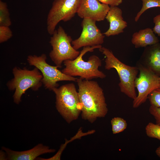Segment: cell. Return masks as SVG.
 Instances as JSON below:
<instances>
[{
	"mask_svg": "<svg viewBox=\"0 0 160 160\" xmlns=\"http://www.w3.org/2000/svg\"><path fill=\"white\" fill-rule=\"evenodd\" d=\"M78 94L83 119L93 123L104 117L108 109L102 88L95 81L78 78Z\"/></svg>",
	"mask_w": 160,
	"mask_h": 160,
	"instance_id": "6da1fadb",
	"label": "cell"
},
{
	"mask_svg": "<svg viewBox=\"0 0 160 160\" xmlns=\"http://www.w3.org/2000/svg\"><path fill=\"white\" fill-rule=\"evenodd\" d=\"M101 45L84 47L79 55L73 60H67L63 62L65 67L62 71L65 74L71 76H79L84 79L91 80L93 79H104L106 75L100 71L98 68L102 65V61L97 56L92 55L87 61L83 60V56L87 52H93L99 49Z\"/></svg>",
	"mask_w": 160,
	"mask_h": 160,
	"instance_id": "7a4b0ae2",
	"label": "cell"
},
{
	"mask_svg": "<svg viewBox=\"0 0 160 160\" xmlns=\"http://www.w3.org/2000/svg\"><path fill=\"white\" fill-rule=\"evenodd\" d=\"M99 49L105 56V69L110 70L114 68L117 71L119 78V86L121 92L133 100L135 99L137 96L134 82L139 72L138 67L123 63L108 48L102 47Z\"/></svg>",
	"mask_w": 160,
	"mask_h": 160,
	"instance_id": "3957f363",
	"label": "cell"
},
{
	"mask_svg": "<svg viewBox=\"0 0 160 160\" xmlns=\"http://www.w3.org/2000/svg\"><path fill=\"white\" fill-rule=\"evenodd\" d=\"M14 78L7 85L10 90H15L13 97L15 103L18 104L22 95L28 89L34 91L38 90L43 84L42 74L37 68L32 70L26 68L21 69L15 67L12 70Z\"/></svg>",
	"mask_w": 160,
	"mask_h": 160,
	"instance_id": "277c9868",
	"label": "cell"
},
{
	"mask_svg": "<svg viewBox=\"0 0 160 160\" xmlns=\"http://www.w3.org/2000/svg\"><path fill=\"white\" fill-rule=\"evenodd\" d=\"M55 95L56 107L68 123L78 118L81 112L78 92L75 84L69 83L52 90Z\"/></svg>",
	"mask_w": 160,
	"mask_h": 160,
	"instance_id": "5b68a950",
	"label": "cell"
},
{
	"mask_svg": "<svg viewBox=\"0 0 160 160\" xmlns=\"http://www.w3.org/2000/svg\"><path fill=\"white\" fill-rule=\"evenodd\" d=\"M52 35L49 42L52 49L49 56L59 68L62 67L64 61L74 60L79 55L80 52L75 49L72 45L71 37L66 33L62 26H60L55 30Z\"/></svg>",
	"mask_w": 160,
	"mask_h": 160,
	"instance_id": "8992f818",
	"label": "cell"
},
{
	"mask_svg": "<svg viewBox=\"0 0 160 160\" xmlns=\"http://www.w3.org/2000/svg\"><path fill=\"white\" fill-rule=\"evenodd\" d=\"M47 59V56L44 54L39 56L29 55L27 58L29 64L38 68L41 73L42 82L46 89L52 91L58 87L57 82L60 81H76L78 78L65 74L58 69L57 66L49 65L46 62Z\"/></svg>",
	"mask_w": 160,
	"mask_h": 160,
	"instance_id": "52a82bcc",
	"label": "cell"
},
{
	"mask_svg": "<svg viewBox=\"0 0 160 160\" xmlns=\"http://www.w3.org/2000/svg\"><path fill=\"white\" fill-rule=\"evenodd\" d=\"M81 0H55L48 15L47 29L52 35L60 22L68 21L77 13Z\"/></svg>",
	"mask_w": 160,
	"mask_h": 160,
	"instance_id": "ba28073f",
	"label": "cell"
},
{
	"mask_svg": "<svg viewBox=\"0 0 160 160\" xmlns=\"http://www.w3.org/2000/svg\"><path fill=\"white\" fill-rule=\"evenodd\" d=\"M139 74L135 79L134 86L138 94L133 100L132 107L137 108L145 103L149 95L153 90L160 87L159 77L138 62L136 63Z\"/></svg>",
	"mask_w": 160,
	"mask_h": 160,
	"instance_id": "9c48e42d",
	"label": "cell"
},
{
	"mask_svg": "<svg viewBox=\"0 0 160 160\" xmlns=\"http://www.w3.org/2000/svg\"><path fill=\"white\" fill-rule=\"evenodd\" d=\"M96 22L91 19H83L81 33L78 38L72 41V45L75 49L82 47L101 45L104 43L105 36L96 25Z\"/></svg>",
	"mask_w": 160,
	"mask_h": 160,
	"instance_id": "30bf717a",
	"label": "cell"
},
{
	"mask_svg": "<svg viewBox=\"0 0 160 160\" xmlns=\"http://www.w3.org/2000/svg\"><path fill=\"white\" fill-rule=\"evenodd\" d=\"M110 8L98 0H81L77 14L81 18L100 21L105 20Z\"/></svg>",
	"mask_w": 160,
	"mask_h": 160,
	"instance_id": "8fae6325",
	"label": "cell"
},
{
	"mask_svg": "<svg viewBox=\"0 0 160 160\" xmlns=\"http://www.w3.org/2000/svg\"><path fill=\"white\" fill-rule=\"evenodd\" d=\"M160 77V43L148 46L137 61Z\"/></svg>",
	"mask_w": 160,
	"mask_h": 160,
	"instance_id": "7c38bea8",
	"label": "cell"
},
{
	"mask_svg": "<svg viewBox=\"0 0 160 160\" xmlns=\"http://www.w3.org/2000/svg\"><path fill=\"white\" fill-rule=\"evenodd\" d=\"M2 148L6 154L5 159L10 160H35L40 155L55 151L54 149H50L42 144H38L31 149L22 151H13L4 147Z\"/></svg>",
	"mask_w": 160,
	"mask_h": 160,
	"instance_id": "4fadbf2b",
	"label": "cell"
},
{
	"mask_svg": "<svg viewBox=\"0 0 160 160\" xmlns=\"http://www.w3.org/2000/svg\"><path fill=\"white\" fill-rule=\"evenodd\" d=\"M121 9L117 6H110L105 19L109 23L108 29L103 34L107 37L123 33L127 26L122 16Z\"/></svg>",
	"mask_w": 160,
	"mask_h": 160,
	"instance_id": "5bb4252c",
	"label": "cell"
},
{
	"mask_svg": "<svg viewBox=\"0 0 160 160\" xmlns=\"http://www.w3.org/2000/svg\"><path fill=\"white\" fill-rule=\"evenodd\" d=\"M154 33L149 28L141 29L133 34L131 42L136 48L145 47L158 43L159 40Z\"/></svg>",
	"mask_w": 160,
	"mask_h": 160,
	"instance_id": "9a60e30c",
	"label": "cell"
},
{
	"mask_svg": "<svg viewBox=\"0 0 160 160\" xmlns=\"http://www.w3.org/2000/svg\"><path fill=\"white\" fill-rule=\"evenodd\" d=\"M9 13L7 4L0 1V26L9 27L11 25Z\"/></svg>",
	"mask_w": 160,
	"mask_h": 160,
	"instance_id": "2e32d148",
	"label": "cell"
},
{
	"mask_svg": "<svg viewBox=\"0 0 160 160\" xmlns=\"http://www.w3.org/2000/svg\"><path fill=\"white\" fill-rule=\"evenodd\" d=\"M112 130L113 134H116L123 131L127 127L126 120L119 117H115L111 120Z\"/></svg>",
	"mask_w": 160,
	"mask_h": 160,
	"instance_id": "e0dca14e",
	"label": "cell"
},
{
	"mask_svg": "<svg viewBox=\"0 0 160 160\" xmlns=\"http://www.w3.org/2000/svg\"><path fill=\"white\" fill-rule=\"evenodd\" d=\"M142 7L137 13L135 18V22H137L141 15L147 9L156 7H160V0H141Z\"/></svg>",
	"mask_w": 160,
	"mask_h": 160,
	"instance_id": "ac0fdd59",
	"label": "cell"
},
{
	"mask_svg": "<svg viewBox=\"0 0 160 160\" xmlns=\"http://www.w3.org/2000/svg\"><path fill=\"white\" fill-rule=\"evenodd\" d=\"M145 131L148 137L160 140V125L156 123L149 122L146 126Z\"/></svg>",
	"mask_w": 160,
	"mask_h": 160,
	"instance_id": "d6986e66",
	"label": "cell"
},
{
	"mask_svg": "<svg viewBox=\"0 0 160 160\" xmlns=\"http://www.w3.org/2000/svg\"><path fill=\"white\" fill-rule=\"evenodd\" d=\"M151 105L160 108V87L152 91L148 95V98Z\"/></svg>",
	"mask_w": 160,
	"mask_h": 160,
	"instance_id": "ffe728a7",
	"label": "cell"
},
{
	"mask_svg": "<svg viewBox=\"0 0 160 160\" xmlns=\"http://www.w3.org/2000/svg\"><path fill=\"white\" fill-rule=\"evenodd\" d=\"M12 32L9 27L0 26V43L5 42L12 37Z\"/></svg>",
	"mask_w": 160,
	"mask_h": 160,
	"instance_id": "44dd1931",
	"label": "cell"
},
{
	"mask_svg": "<svg viewBox=\"0 0 160 160\" xmlns=\"http://www.w3.org/2000/svg\"><path fill=\"white\" fill-rule=\"evenodd\" d=\"M149 111L155 119L156 124L160 125V108L151 105L149 109Z\"/></svg>",
	"mask_w": 160,
	"mask_h": 160,
	"instance_id": "7402d4cb",
	"label": "cell"
},
{
	"mask_svg": "<svg viewBox=\"0 0 160 160\" xmlns=\"http://www.w3.org/2000/svg\"><path fill=\"white\" fill-rule=\"evenodd\" d=\"M153 22L155 24L153 30V32L160 37V14L153 18Z\"/></svg>",
	"mask_w": 160,
	"mask_h": 160,
	"instance_id": "603a6c76",
	"label": "cell"
},
{
	"mask_svg": "<svg viewBox=\"0 0 160 160\" xmlns=\"http://www.w3.org/2000/svg\"><path fill=\"white\" fill-rule=\"evenodd\" d=\"M100 2L110 6H117L122 2L123 0H98Z\"/></svg>",
	"mask_w": 160,
	"mask_h": 160,
	"instance_id": "cb8c5ba5",
	"label": "cell"
},
{
	"mask_svg": "<svg viewBox=\"0 0 160 160\" xmlns=\"http://www.w3.org/2000/svg\"><path fill=\"white\" fill-rule=\"evenodd\" d=\"M155 152L156 154L160 158V146L156 148Z\"/></svg>",
	"mask_w": 160,
	"mask_h": 160,
	"instance_id": "d4e9b609",
	"label": "cell"
},
{
	"mask_svg": "<svg viewBox=\"0 0 160 160\" xmlns=\"http://www.w3.org/2000/svg\"><path fill=\"white\" fill-rule=\"evenodd\" d=\"M159 81H160V87H160V77H159Z\"/></svg>",
	"mask_w": 160,
	"mask_h": 160,
	"instance_id": "484cf974",
	"label": "cell"
}]
</instances>
